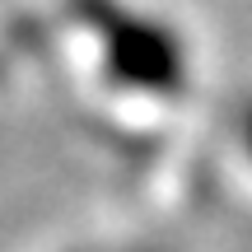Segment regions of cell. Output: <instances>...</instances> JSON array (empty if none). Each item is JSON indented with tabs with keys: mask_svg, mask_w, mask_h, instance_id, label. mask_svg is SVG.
Here are the masks:
<instances>
[{
	"mask_svg": "<svg viewBox=\"0 0 252 252\" xmlns=\"http://www.w3.org/2000/svg\"><path fill=\"white\" fill-rule=\"evenodd\" d=\"M248 145H252V112H248Z\"/></svg>",
	"mask_w": 252,
	"mask_h": 252,
	"instance_id": "cell-1",
	"label": "cell"
}]
</instances>
